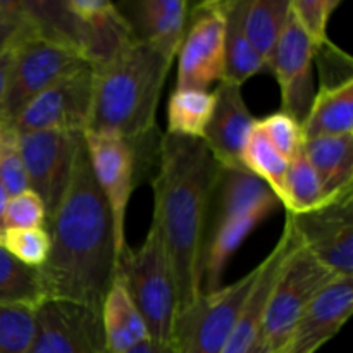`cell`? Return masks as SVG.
<instances>
[{
    "instance_id": "17",
    "label": "cell",
    "mask_w": 353,
    "mask_h": 353,
    "mask_svg": "<svg viewBox=\"0 0 353 353\" xmlns=\"http://www.w3.org/2000/svg\"><path fill=\"white\" fill-rule=\"evenodd\" d=\"M353 312V278L338 276L307 305L279 353H317Z\"/></svg>"
},
{
    "instance_id": "16",
    "label": "cell",
    "mask_w": 353,
    "mask_h": 353,
    "mask_svg": "<svg viewBox=\"0 0 353 353\" xmlns=\"http://www.w3.org/2000/svg\"><path fill=\"white\" fill-rule=\"evenodd\" d=\"M314 50V43L290 10L272 52L269 71L279 85L281 110L300 124L305 119L316 95L312 90Z\"/></svg>"
},
{
    "instance_id": "20",
    "label": "cell",
    "mask_w": 353,
    "mask_h": 353,
    "mask_svg": "<svg viewBox=\"0 0 353 353\" xmlns=\"http://www.w3.org/2000/svg\"><path fill=\"white\" fill-rule=\"evenodd\" d=\"M107 353H126L150 340L147 324L119 276H114L100 309Z\"/></svg>"
},
{
    "instance_id": "15",
    "label": "cell",
    "mask_w": 353,
    "mask_h": 353,
    "mask_svg": "<svg viewBox=\"0 0 353 353\" xmlns=\"http://www.w3.org/2000/svg\"><path fill=\"white\" fill-rule=\"evenodd\" d=\"M26 353H107L100 309L45 300L37 307V327Z\"/></svg>"
},
{
    "instance_id": "10",
    "label": "cell",
    "mask_w": 353,
    "mask_h": 353,
    "mask_svg": "<svg viewBox=\"0 0 353 353\" xmlns=\"http://www.w3.org/2000/svg\"><path fill=\"white\" fill-rule=\"evenodd\" d=\"M86 64L74 50L33 31L16 47L9 78L3 123H12L24 107L62 76Z\"/></svg>"
},
{
    "instance_id": "30",
    "label": "cell",
    "mask_w": 353,
    "mask_h": 353,
    "mask_svg": "<svg viewBox=\"0 0 353 353\" xmlns=\"http://www.w3.org/2000/svg\"><path fill=\"white\" fill-rule=\"evenodd\" d=\"M0 247L23 264L40 269L50 252V236L45 228L6 230L0 234Z\"/></svg>"
},
{
    "instance_id": "12",
    "label": "cell",
    "mask_w": 353,
    "mask_h": 353,
    "mask_svg": "<svg viewBox=\"0 0 353 353\" xmlns=\"http://www.w3.org/2000/svg\"><path fill=\"white\" fill-rule=\"evenodd\" d=\"M83 133L31 131L17 133V150L28 174L31 192L37 193L47 210V221L61 203Z\"/></svg>"
},
{
    "instance_id": "34",
    "label": "cell",
    "mask_w": 353,
    "mask_h": 353,
    "mask_svg": "<svg viewBox=\"0 0 353 353\" xmlns=\"http://www.w3.org/2000/svg\"><path fill=\"white\" fill-rule=\"evenodd\" d=\"M45 224H47V210L37 193L26 190L24 193L10 196L3 216L6 230H34V228H45Z\"/></svg>"
},
{
    "instance_id": "22",
    "label": "cell",
    "mask_w": 353,
    "mask_h": 353,
    "mask_svg": "<svg viewBox=\"0 0 353 353\" xmlns=\"http://www.w3.org/2000/svg\"><path fill=\"white\" fill-rule=\"evenodd\" d=\"M303 141L319 137L353 134V79L319 88L302 123Z\"/></svg>"
},
{
    "instance_id": "2",
    "label": "cell",
    "mask_w": 353,
    "mask_h": 353,
    "mask_svg": "<svg viewBox=\"0 0 353 353\" xmlns=\"http://www.w3.org/2000/svg\"><path fill=\"white\" fill-rule=\"evenodd\" d=\"M219 168L200 138L165 133L159 140L152 226L168 255L178 312L202 296L203 234Z\"/></svg>"
},
{
    "instance_id": "6",
    "label": "cell",
    "mask_w": 353,
    "mask_h": 353,
    "mask_svg": "<svg viewBox=\"0 0 353 353\" xmlns=\"http://www.w3.org/2000/svg\"><path fill=\"white\" fill-rule=\"evenodd\" d=\"M116 276L123 279L131 300L147 324L152 341L171 343L178 303L161 234L154 226L137 250H128Z\"/></svg>"
},
{
    "instance_id": "9",
    "label": "cell",
    "mask_w": 353,
    "mask_h": 353,
    "mask_svg": "<svg viewBox=\"0 0 353 353\" xmlns=\"http://www.w3.org/2000/svg\"><path fill=\"white\" fill-rule=\"evenodd\" d=\"M83 140L97 185L112 216L117 269L119 261L130 250L126 241V214L131 192L134 188L138 147L134 141L112 133L85 131Z\"/></svg>"
},
{
    "instance_id": "32",
    "label": "cell",
    "mask_w": 353,
    "mask_h": 353,
    "mask_svg": "<svg viewBox=\"0 0 353 353\" xmlns=\"http://www.w3.org/2000/svg\"><path fill=\"white\" fill-rule=\"evenodd\" d=\"M259 128L262 133L265 134L272 147L292 161L303 147V133L302 124L299 121L293 119L292 116L285 114L283 110L271 114V116L264 117V119L257 121Z\"/></svg>"
},
{
    "instance_id": "37",
    "label": "cell",
    "mask_w": 353,
    "mask_h": 353,
    "mask_svg": "<svg viewBox=\"0 0 353 353\" xmlns=\"http://www.w3.org/2000/svg\"><path fill=\"white\" fill-rule=\"evenodd\" d=\"M16 47L9 48L6 54L0 55V121H2V110H3V103H6L7 88H9V78H10V71H12Z\"/></svg>"
},
{
    "instance_id": "31",
    "label": "cell",
    "mask_w": 353,
    "mask_h": 353,
    "mask_svg": "<svg viewBox=\"0 0 353 353\" xmlns=\"http://www.w3.org/2000/svg\"><path fill=\"white\" fill-rule=\"evenodd\" d=\"M340 3V0H290V10L316 47L330 40L327 24Z\"/></svg>"
},
{
    "instance_id": "4",
    "label": "cell",
    "mask_w": 353,
    "mask_h": 353,
    "mask_svg": "<svg viewBox=\"0 0 353 353\" xmlns=\"http://www.w3.org/2000/svg\"><path fill=\"white\" fill-rule=\"evenodd\" d=\"M281 207L264 181L243 165L219 168L203 234L202 295L223 286V276L252 231Z\"/></svg>"
},
{
    "instance_id": "7",
    "label": "cell",
    "mask_w": 353,
    "mask_h": 353,
    "mask_svg": "<svg viewBox=\"0 0 353 353\" xmlns=\"http://www.w3.org/2000/svg\"><path fill=\"white\" fill-rule=\"evenodd\" d=\"M336 278L338 274L321 264L296 238L265 303L261 340L269 352H281L307 305Z\"/></svg>"
},
{
    "instance_id": "24",
    "label": "cell",
    "mask_w": 353,
    "mask_h": 353,
    "mask_svg": "<svg viewBox=\"0 0 353 353\" xmlns=\"http://www.w3.org/2000/svg\"><path fill=\"white\" fill-rule=\"evenodd\" d=\"M288 12L290 0H243L245 37L268 69Z\"/></svg>"
},
{
    "instance_id": "8",
    "label": "cell",
    "mask_w": 353,
    "mask_h": 353,
    "mask_svg": "<svg viewBox=\"0 0 353 353\" xmlns=\"http://www.w3.org/2000/svg\"><path fill=\"white\" fill-rule=\"evenodd\" d=\"M259 274L261 264L238 281L203 293L176 314L171 334L174 353H223Z\"/></svg>"
},
{
    "instance_id": "1",
    "label": "cell",
    "mask_w": 353,
    "mask_h": 353,
    "mask_svg": "<svg viewBox=\"0 0 353 353\" xmlns=\"http://www.w3.org/2000/svg\"><path fill=\"white\" fill-rule=\"evenodd\" d=\"M50 252L40 268L47 300H68L102 309L116 276L110 209L93 176L85 140L79 143L71 179L45 224Z\"/></svg>"
},
{
    "instance_id": "11",
    "label": "cell",
    "mask_w": 353,
    "mask_h": 353,
    "mask_svg": "<svg viewBox=\"0 0 353 353\" xmlns=\"http://www.w3.org/2000/svg\"><path fill=\"white\" fill-rule=\"evenodd\" d=\"M224 0L190 7L186 30L178 48V90H207L224 79Z\"/></svg>"
},
{
    "instance_id": "21",
    "label": "cell",
    "mask_w": 353,
    "mask_h": 353,
    "mask_svg": "<svg viewBox=\"0 0 353 353\" xmlns=\"http://www.w3.org/2000/svg\"><path fill=\"white\" fill-rule=\"evenodd\" d=\"M303 154L316 169L327 199L353 188V134L303 141Z\"/></svg>"
},
{
    "instance_id": "28",
    "label": "cell",
    "mask_w": 353,
    "mask_h": 353,
    "mask_svg": "<svg viewBox=\"0 0 353 353\" xmlns=\"http://www.w3.org/2000/svg\"><path fill=\"white\" fill-rule=\"evenodd\" d=\"M327 200L330 199L324 193L323 183L303 154L302 147V150L290 161L283 205L288 214H305L319 209Z\"/></svg>"
},
{
    "instance_id": "41",
    "label": "cell",
    "mask_w": 353,
    "mask_h": 353,
    "mask_svg": "<svg viewBox=\"0 0 353 353\" xmlns=\"http://www.w3.org/2000/svg\"><path fill=\"white\" fill-rule=\"evenodd\" d=\"M248 353H271V352H269L268 348H265V345L262 343L261 336H259V340L255 341V345H254V347H252V350L248 352Z\"/></svg>"
},
{
    "instance_id": "38",
    "label": "cell",
    "mask_w": 353,
    "mask_h": 353,
    "mask_svg": "<svg viewBox=\"0 0 353 353\" xmlns=\"http://www.w3.org/2000/svg\"><path fill=\"white\" fill-rule=\"evenodd\" d=\"M17 147V133L9 123L0 121V161L9 150Z\"/></svg>"
},
{
    "instance_id": "23",
    "label": "cell",
    "mask_w": 353,
    "mask_h": 353,
    "mask_svg": "<svg viewBox=\"0 0 353 353\" xmlns=\"http://www.w3.org/2000/svg\"><path fill=\"white\" fill-rule=\"evenodd\" d=\"M243 0H224V21H226V37H224V79L241 86L252 76L265 71V64L252 48L245 37L243 24Z\"/></svg>"
},
{
    "instance_id": "18",
    "label": "cell",
    "mask_w": 353,
    "mask_h": 353,
    "mask_svg": "<svg viewBox=\"0 0 353 353\" xmlns=\"http://www.w3.org/2000/svg\"><path fill=\"white\" fill-rule=\"evenodd\" d=\"M212 116L202 140L221 168L241 165L245 143L254 130L255 119L241 95V86L221 81L214 90Z\"/></svg>"
},
{
    "instance_id": "5",
    "label": "cell",
    "mask_w": 353,
    "mask_h": 353,
    "mask_svg": "<svg viewBox=\"0 0 353 353\" xmlns=\"http://www.w3.org/2000/svg\"><path fill=\"white\" fill-rule=\"evenodd\" d=\"M24 7L38 34L69 47L92 68L133 41L123 14L109 0H24Z\"/></svg>"
},
{
    "instance_id": "39",
    "label": "cell",
    "mask_w": 353,
    "mask_h": 353,
    "mask_svg": "<svg viewBox=\"0 0 353 353\" xmlns=\"http://www.w3.org/2000/svg\"><path fill=\"white\" fill-rule=\"evenodd\" d=\"M126 353H174L171 343H159V341H143V343L137 345Z\"/></svg>"
},
{
    "instance_id": "26",
    "label": "cell",
    "mask_w": 353,
    "mask_h": 353,
    "mask_svg": "<svg viewBox=\"0 0 353 353\" xmlns=\"http://www.w3.org/2000/svg\"><path fill=\"white\" fill-rule=\"evenodd\" d=\"M241 165L257 176L261 181H264L272 190L281 205L285 203V185L286 174H288L290 161L283 157L271 141L265 138L259 124L255 123L247 143H245L243 154H241Z\"/></svg>"
},
{
    "instance_id": "35",
    "label": "cell",
    "mask_w": 353,
    "mask_h": 353,
    "mask_svg": "<svg viewBox=\"0 0 353 353\" xmlns=\"http://www.w3.org/2000/svg\"><path fill=\"white\" fill-rule=\"evenodd\" d=\"M34 31L24 0H0V55Z\"/></svg>"
},
{
    "instance_id": "14",
    "label": "cell",
    "mask_w": 353,
    "mask_h": 353,
    "mask_svg": "<svg viewBox=\"0 0 353 353\" xmlns=\"http://www.w3.org/2000/svg\"><path fill=\"white\" fill-rule=\"evenodd\" d=\"M288 216L303 248L334 274L353 278V188L319 209Z\"/></svg>"
},
{
    "instance_id": "29",
    "label": "cell",
    "mask_w": 353,
    "mask_h": 353,
    "mask_svg": "<svg viewBox=\"0 0 353 353\" xmlns=\"http://www.w3.org/2000/svg\"><path fill=\"white\" fill-rule=\"evenodd\" d=\"M37 327V307L0 303V353H26Z\"/></svg>"
},
{
    "instance_id": "27",
    "label": "cell",
    "mask_w": 353,
    "mask_h": 353,
    "mask_svg": "<svg viewBox=\"0 0 353 353\" xmlns=\"http://www.w3.org/2000/svg\"><path fill=\"white\" fill-rule=\"evenodd\" d=\"M45 300L40 269L23 264L0 247V303L38 307Z\"/></svg>"
},
{
    "instance_id": "33",
    "label": "cell",
    "mask_w": 353,
    "mask_h": 353,
    "mask_svg": "<svg viewBox=\"0 0 353 353\" xmlns=\"http://www.w3.org/2000/svg\"><path fill=\"white\" fill-rule=\"evenodd\" d=\"M314 64H317V68H319V88H333V86L343 85V83L353 79L352 57L331 40L316 45Z\"/></svg>"
},
{
    "instance_id": "19",
    "label": "cell",
    "mask_w": 353,
    "mask_h": 353,
    "mask_svg": "<svg viewBox=\"0 0 353 353\" xmlns=\"http://www.w3.org/2000/svg\"><path fill=\"white\" fill-rule=\"evenodd\" d=\"M116 6L130 26L133 40L154 45L176 57L188 21V2L140 0Z\"/></svg>"
},
{
    "instance_id": "36",
    "label": "cell",
    "mask_w": 353,
    "mask_h": 353,
    "mask_svg": "<svg viewBox=\"0 0 353 353\" xmlns=\"http://www.w3.org/2000/svg\"><path fill=\"white\" fill-rule=\"evenodd\" d=\"M0 185L6 188L9 199L30 190L26 169H24L23 161H21L17 147L7 152L2 161H0Z\"/></svg>"
},
{
    "instance_id": "3",
    "label": "cell",
    "mask_w": 353,
    "mask_h": 353,
    "mask_svg": "<svg viewBox=\"0 0 353 353\" xmlns=\"http://www.w3.org/2000/svg\"><path fill=\"white\" fill-rule=\"evenodd\" d=\"M172 61L174 55L133 40L105 64L93 68L92 109L85 131L119 134L131 141L150 138Z\"/></svg>"
},
{
    "instance_id": "25",
    "label": "cell",
    "mask_w": 353,
    "mask_h": 353,
    "mask_svg": "<svg viewBox=\"0 0 353 353\" xmlns=\"http://www.w3.org/2000/svg\"><path fill=\"white\" fill-rule=\"evenodd\" d=\"M216 97L209 90H172L168 103V131L176 137L200 138L212 116Z\"/></svg>"
},
{
    "instance_id": "13",
    "label": "cell",
    "mask_w": 353,
    "mask_h": 353,
    "mask_svg": "<svg viewBox=\"0 0 353 353\" xmlns=\"http://www.w3.org/2000/svg\"><path fill=\"white\" fill-rule=\"evenodd\" d=\"M95 71L83 64L48 86L10 123L16 133L69 131L83 133L88 126Z\"/></svg>"
},
{
    "instance_id": "40",
    "label": "cell",
    "mask_w": 353,
    "mask_h": 353,
    "mask_svg": "<svg viewBox=\"0 0 353 353\" xmlns=\"http://www.w3.org/2000/svg\"><path fill=\"white\" fill-rule=\"evenodd\" d=\"M7 202H9V195H7L6 188L0 185V234H2L3 230H6V228H3V216H6Z\"/></svg>"
}]
</instances>
